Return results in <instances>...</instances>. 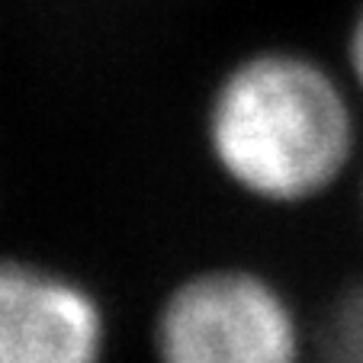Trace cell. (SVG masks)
Segmentation results:
<instances>
[{"instance_id":"cell-1","label":"cell","mask_w":363,"mask_h":363,"mask_svg":"<svg viewBox=\"0 0 363 363\" xmlns=\"http://www.w3.org/2000/svg\"><path fill=\"white\" fill-rule=\"evenodd\" d=\"M203 135L235 190L280 209L325 196L357 158L350 87L296 48H254L225 68L206 103Z\"/></svg>"},{"instance_id":"cell-2","label":"cell","mask_w":363,"mask_h":363,"mask_svg":"<svg viewBox=\"0 0 363 363\" xmlns=\"http://www.w3.org/2000/svg\"><path fill=\"white\" fill-rule=\"evenodd\" d=\"M308 341L286 293L251 267H203L155 312V363H306Z\"/></svg>"},{"instance_id":"cell-3","label":"cell","mask_w":363,"mask_h":363,"mask_svg":"<svg viewBox=\"0 0 363 363\" xmlns=\"http://www.w3.org/2000/svg\"><path fill=\"white\" fill-rule=\"evenodd\" d=\"M110 322L84 280L0 257V363H103Z\"/></svg>"},{"instance_id":"cell-4","label":"cell","mask_w":363,"mask_h":363,"mask_svg":"<svg viewBox=\"0 0 363 363\" xmlns=\"http://www.w3.org/2000/svg\"><path fill=\"white\" fill-rule=\"evenodd\" d=\"M306 363H363V277L335 296L312 331Z\"/></svg>"},{"instance_id":"cell-5","label":"cell","mask_w":363,"mask_h":363,"mask_svg":"<svg viewBox=\"0 0 363 363\" xmlns=\"http://www.w3.org/2000/svg\"><path fill=\"white\" fill-rule=\"evenodd\" d=\"M344 62H347L350 87L363 96V4L357 7L354 20H350L347 42H344Z\"/></svg>"},{"instance_id":"cell-6","label":"cell","mask_w":363,"mask_h":363,"mask_svg":"<svg viewBox=\"0 0 363 363\" xmlns=\"http://www.w3.org/2000/svg\"><path fill=\"white\" fill-rule=\"evenodd\" d=\"M360 206H363V184H360Z\"/></svg>"}]
</instances>
